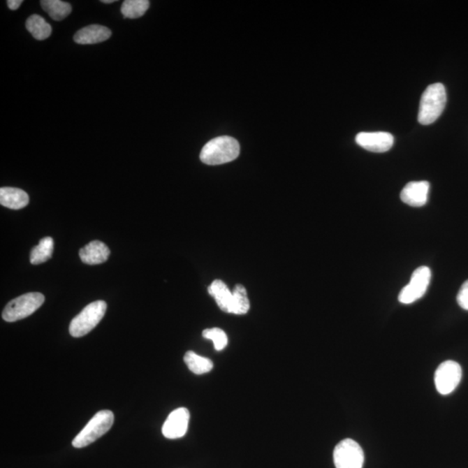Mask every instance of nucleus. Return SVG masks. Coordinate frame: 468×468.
<instances>
[{"label": "nucleus", "instance_id": "nucleus-12", "mask_svg": "<svg viewBox=\"0 0 468 468\" xmlns=\"http://www.w3.org/2000/svg\"><path fill=\"white\" fill-rule=\"evenodd\" d=\"M111 37L109 28L99 24H92L79 30L74 36V41L79 45L98 44Z\"/></svg>", "mask_w": 468, "mask_h": 468}, {"label": "nucleus", "instance_id": "nucleus-24", "mask_svg": "<svg viewBox=\"0 0 468 468\" xmlns=\"http://www.w3.org/2000/svg\"><path fill=\"white\" fill-rule=\"evenodd\" d=\"M22 3V0H8V1H7V6H8L10 10H15L19 8Z\"/></svg>", "mask_w": 468, "mask_h": 468}, {"label": "nucleus", "instance_id": "nucleus-9", "mask_svg": "<svg viewBox=\"0 0 468 468\" xmlns=\"http://www.w3.org/2000/svg\"><path fill=\"white\" fill-rule=\"evenodd\" d=\"M356 142L370 152L384 153L393 146L394 138L388 132H361L356 135Z\"/></svg>", "mask_w": 468, "mask_h": 468}, {"label": "nucleus", "instance_id": "nucleus-18", "mask_svg": "<svg viewBox=\"0 0 468 468\" xmlns=\"http://www.w3.org/2000/svg\"><path fill=\"white\" fill-rule=\"evenodd\" d=\"M41 3L42 8L56 21L64 20L70 15L72 10L69 3L61 0H42Z\"/></svg>", "mask_w": 468, "mask_h": 468}, {"label": "nucleus", "instance_id": "nucleus-8", "mask_svg": "<svg viewBox=\"0 0 468 468\" xmlns=\"http://www.w3.org/2000/svg\"><path fill=\"white\" fill-rule=\"evenodd\" d=\"M462 370L458 363L448 360L438 367L434 374V383L441 395L451 394L462 380Z\"/></svg>", "mask_w": 468, "mask_h": 468}, {"label": "nucleus", "instance_id": "nucleus-3", "mask_svg": "<svg viewBox=\"0 0 468 468\" xmlns=\"http://www.w3.org/2000/svg\"><path fill=\"white\" fill-rule=\"evenodd\" d=\"M114 420L112 411L107 409L101 410L75 437L72 445L75 448H82L91 445L110 430L113 426Z\"/></svg>", "mask_w": 468, "mask_h": 468}, {"label": "nucleus", "instance_id": "nucleus-22", "mask_svg": "<svg viewBox=\"0 0 468 468\" xmlns=\"http://www.w3.org/2000/svg\"><path fill=\"white\" fill-rule=\"evenodd\" d=\"M203 336L206 339L214 342L215 351H221L224 350L228 344V338L224 330L219 328H212V329L204 330Z\"/></svg>", "mask_w": 468, "mask_h": 468}, {"label": "nucleus", "instance_id": "nucleus-20", "mask_svg": "<svg viewBox=\"0 0 468 468\" xmlns=\"http://www.w3.org/2000/svg\"><path fill=\"white\" fill-rule=\"evenodd\" d=\"M250 309V301L247 297L246 288L242 284H237L233 291V300L230 313L235 315L247 314Z\"/></svg>", "mask_w": 468, "mask_h": 468}, {"label": "nucleus", "instance_id": "nucleus-23", "mask_svg": "<svg viewBox=\"0 0 468 468\" xmlns=\"http://www.w3.org/2000/svg\"><path fill=\"white\" fill-rule=\"evenodd\" d=\"M457 302L460 307L468 311V280L460 287L458 295H457Z\"/></svg>", "mask_w": 468, "mask_h": 468}, {"label": "nucleus", "instance_id": "nucleus-7", "mask_svg": "<svg viewBox=\"0 0 468 468\" xmlns=\"http://www.w3.org/2000/svg\"><path fill=\"white\" fill-rule=\"evenodd\" d=\"M431 280V270L427 266H421L413 272L409 284L402 288L398 296L400 303L410 305L426 293Z\"/></svg>", "mask_w": 468, "mask_h": 468}, {"label": "nucleus", "instance_id": "nucleus-13", "mask_svg": "<svg viewBox=\"0 0 468 468\" xmlns=\"http://www.w3.org/2000/svg\"><path fill=\"white\" fill-rule=\"evenodd\" d=\"M110 251L105 244L99 240L92 241L79 251L81 261L87 265H99L107 261Z\"/></svg>", "mask_w": 468, "mask_h": 468}, {"label": "nucleus", "instance_id": "nucleus-17", "mask_svg": "<svg viewBox=\"0 0 468 468\" xmlns=\"http://www.w3.org/2000/svg\"><path fill=\"white\" fill-rule=\"evenodd\" d=\"M25 27L37 41H45L50 37L52 31L50 24L46 22L44 17L38 15H32L29 17Z\"/></svg>", "mask_w": 468, "mask_h": 468}, {"label": "nucleus", "instance_id": "nucleus-4", "mask_svg": "<svg viewBox=\"0 0 468 468\" xmlns=\"http://www.w3.org/2000/svg\"><path fill=\"white\" fill-rule=\"evenodd\" d=\"M107 304L104 301L93 302L86 306L71 322L69 330L73 337L85 336L95 328L105 315Z\"/></svg>", "mask_w": 468, "mask_h": 468}, {"label": "nucleus", "instance_id": "nucleus-10", "mask_svg": "<svg viewBox=\"0 0 468 468\" xmlns=\"http://www.w3.org/2000/svg\"><path fill=\"white\" fill-rule=\"evenodd\" d=\"M190 413L186 408H179L174 410L168 416L163 426V434L166 438H182L187 433L189 428Z\"/></svg>", "mask_w": 468, "mask_h": 468}, {"label": "nucleus", "instance_id": "nucleus-1", "mask_svg": "<svg viewBox=\"0 0 468 468\" xmlns=\"http://www.w3.org/2000/svg\"><path fill=\"white\" fill-rule=\"evenodd\" d=\"M240 147L236 139L219 136L208 142L200 152V160L207 165L230 163L239 156Z\"/></svg>", "mask_w": 468, "mask_h": 468}, {"label": "nucleus", "instance_id": "nucleus-2", "mask_svg": "<svg viewBox=\"0 0 468 468\" xmlns=\"http://www.w3.org/2000/svg\"><path fill=\"white\" fill-rule=\"evenodd\" d=\"M446 93L441 82L428 86L421 96L418 122L423 125L433 124L445 109Z\"/></svg>", "mask_w": 468, "mask_h": 468}, {"label": "nucleus", "instance_id": "nucleus-15", "mask_svg": "<svg viewBox=\"0 0 468 468\" xmlns=\"http://www.w3.org/2000/svg\"><path fill=\"white\" fill-rule=\"evenodd\" d=\"M208 293L214 298L219 309L226 313L231 311L233 291L221 280H214L208 287Z\"/></svg>", "mask_w": 468, "mask_h": 468}, {"label": "nucleus", "instance_id": "nucleus-6", "mask_svg": "<svg viewBox=\"0 0 468 468\" xmlns=\"http://www.w3.org/2000/svg\"><path fill=\"white\" fill-rule=\"evenodd\" d=\"M333 460L336 468H363L365 453L358 442L345 439L335 448Z\"/></svg>", "mask_w": 468, "mask_h": 468}, {"label": "nucleus", "instance_id": "nucleus-5", "mask_svg": "<svg viewBox=\"0 0 468 468\" xmlns=\"http://www.w3.org/2000/svg\"><path fill=\"white\" fill-rule=\"evenodd\" d=\"M45 296L39 293H30L14 298L3 309L2 318L6 322H16L27 318L44 304Z\"/></svg>", "mask_w": 468, "mask_h": 468}, {"label": "nucleus", "instance_id": "nucleus-25", "mask_svg": "<svg viewBox=\"0 0 468 468\" xmlns=\"http://www.w3.org/2000/svg\"><path fill=\"white\" fill-rule=\"evenodd\" d=\"M116 2L115 0H102V3H114Z\"/></svg>", "mask_w": 468, "mask_h": 468}, {"label": "nucleus", "instance_id": "nucleus-19", "mask_svg": "<svg viewBox=\"0 0 468 468\" xmlns=\"http://www.w3.org/2000/svg\"><path fill=\"white\" fill-rule=\"evenodd\" d=\"M54 241L52 237H45L31 251L30 261L32 265H39L52 257Z\"/></svg>", "mask_w": 468, "mask_h": 468}, {"label": "nucleus", "instance_id": "nucleus-21", "mask_svg": "<svg viewBox=\"0 0 468 468\" xmlns=\"http://www.w3.org/2000/svg\"><path fill=\"white\" fill-rule=\"evenodd\" d=\"M147 0H126L122 3L121 13L125 19H138L149 8Z\"/></svg>", "mask_w": 468, "mask_h": 468}, {"label": "nucleus", "instance_id": "nucleus-14", "mask_svg": "<svg viewBox=\"0 0 468 468\" xmlns=\"http://www.w3.org/2000/svg\"><path fill=\"white\" fill-rule=\"evenodd\" d=\"M29 196L24 190L16 187H1L0 189V204L10 210H21L27 206Z\"/></svg>", "mask_w": 468, "mask_h": 468}, {"label": "nucleus", "instance_id": "nucleus-11", "mask_svg": "<svg viewBox=\"0 0 468 468\" xmlns=\"http://www.w3.org/2000/svg\"><path fill=\"white\" fill-rule=\"evenodd\" d=\"M430 184L427 182H412L408 183L401 192V200L411 207H423L427 203Z\"/></svg>", "mask_w": 468, "mask_h": 468}, {"label": "nucleus", "instance_id": "nucleus-16", "mask_svg": "<svg viewBox=\"0 0 468 468\" xmlns=\"http://www.w3.org/2000/svg\"><path fill=\"white\" fill-rule=\"evenodd\" d=\"M184 362L190 372L196 374L210 372L214 369V363L210 358L197 355L193 351H187L184 356Z\"/></svg>", "mask_w": 468, "mask_h": 468}]
</instances>
